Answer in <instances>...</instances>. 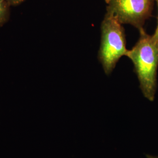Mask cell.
<instances>
[{
	"instance_id": "1",
	"label": "cell",
	"mask_w": 158,
	"mask_h": 158,
	"mask_svg": "<svg viewBox=\"0 0 158 158\" xmlns=\"http://www.w3.org/2000/svg\"><path fill=\"white\" fill-rule=\"evenodd\" d=\"M139 31V40L125 56L133 63L143 95L149 101L153 102L158 84V42L144 29Z\"/></svg>"
},
{
	"instance_id": "2",
	"label": "cell",
	"mask_w": 158,
	"mask_h": 158,
	"mask_svg": "<svg viewBox=\"0 0 158 158\" xmlns=\"http://www.w3.org/2000/svg\"><path fill=\"white\" fill-rule=\"evenodd\" d=\"M101 42L98 51V60L104 73L113 72L119 60L126 56L125 30L123 24L110 12H106L101 23Z\"/></svg>"
},
{
	"instance_id": "3",
	"label": "cell",
	"mask_w": 158,
	"mask_h": 158,
	"mask_svg": "<svg viewBox=\"0 0 158 158\" xmlns=\"http://www.w3.org/2000/svg\"><path fill=\"white\" fill-rule=\"evenodd\" d=\"M107 12L121 24H129L139 31L151 16L154 0H105Z\"/></svg>"
},
{
	"instance_id": "4",
	"label": "cell",
	"mask_w": 158,
	"mask_h": 158,
	"mask_svg": "<svg viewBox=\"0 0 158 158\" xmlns=\"http://www.w3.org/2000/svg\"><path fill=\"white\" fill-rule=\"evenodd\" d=\"M10 6L6 0H0V27L8 21L10 15Z\"/></svg>"
},
{
	"instance_id": "5",
	"label": "cell",
	"mask_w": 158,
	"mask_h": 158,
	"mask_svg": "<svg viewBox=\"0 0 158 158\" xmlns=\"http://www.w3.org/2000/svg\"><path fill=\"white\" fill-rule=\"evenodd\" d=\"M11 6H16L21 4L26 0H6Z\"/></svg>"
},
{
	"instance_id": "6",
	"label": "cell",
	"mask_w": 158,
	"mask_h": 158,
	"mask_svg": "<svg viewBox=\"0 0 158 158\" xmlns=\"http://www.w3.org/2000/svg\"><path fill=\"white\" fill-rule=\"evenodd\" d=\"M153 37L155 39V40H158V24H157V27L155 29V33L152 35Z\"/></svg>"
},
{
	"instance_id": "7",
	"label": "cell",
	"mask_w": 158,
	"mask_h": 158,
	"mask_svg": "<svg viewBox=\"0 0 158 158\" xmlns=\"http://www.w3.org/2000/svg\"><path fill=\"white\" fill-rule=\"evenodd\" d=\"M147 156L148 158H158V156H153L151 155H147Z\"/></svg>"
},
{
	"instance_id": "8",
	"label": "cell",
	"mask_w": 158,
	"mask_h": 158,
	"mask_svg": "<svg viewBox=\"0 0 158 158\" xmlns=\"http://www.w3.org/2000/svg\"><path fill=\"white\" fill-rule=\"evenodd\" d=\"M156 2H157V4H158V0H156Z\"/></svg>"
},
{
	"instance_id": "9",
	"label": "cell",
	"mask_w": 158,
	"mask_h": 158,
	"mask_svg": "<svg viewBox=\"0 0 158 158\" xmlns=\"http://www.w3.org/2000/svg\"><path fill=\"white\" fill-rule=\"evenodd\" d=\"M157 40V42H158V40Z\"/></svg>"
}]
</instances>
